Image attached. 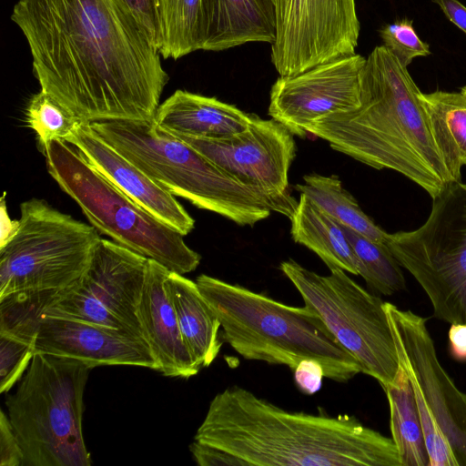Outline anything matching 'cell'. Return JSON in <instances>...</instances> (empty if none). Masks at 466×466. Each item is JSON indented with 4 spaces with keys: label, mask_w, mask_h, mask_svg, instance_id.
Instances as JSON below:
<instances>
[{
    "label": "cell",
    "mask_w": 466,
    "mask_h": 466,
    "mask_svg": "<svg viewBox=\"0 0 466 466\" xmlns=\"http://www.w3.org/2000/svg\"><path fill=\"white\" fill-rule=\"evenodd\" d=\"M35 353L98 366H137L158 370L147 341L124 330L44 314L34 341Z\"/></svg>",
    "instance_id": "obj_16"
},
{
    "label": "cell",
    "mask_w": 466,
    "mask_h": 466,
    "mask_svg": "<svg viewBox=\"0 0 466 466\" xmlns=\"http://www.w3.org/2000/svg\"><path fill=\"white\" fill-rule=\"evenodd\" d=\"M24 452L7 414L0 412V466H23Z\"/></svg>",
    "instance_id": "obj_32"
},
{
    "label": "cell",
    "mask_w": 466,
    "mask_h": 466,
    "mask_svg": "<svg viewBox=\"0 0 466 466\" xmlns=\"http://www.w3.org/2000/svg\"><path fill=\"white\" fill-rule=\"evenodd\" d=\"M450 350L453 358L466 360V324L451 323L449 329Z\"/></svg>",
    "instance_id": "obj_37"
},
{
    "label": "cell",
    "mask_w": 466,
    "mask_h": 466,
    "mask_svg": "<svg viewBox=\"0 0 466 466\" xmlns=\"http://www.w3.org/2000/svg\"><path fill=\"white\" fill-rule=\"evenodd\" d=\"M293 240L316 253L331 268L359 275L357 260L344 227L308 196L300 194L292 217Z\"/></svg>",
    "instance_id": "obj_22"
},
{
    "label": "cell",
    "mask_w": 466,
    "mask_h": 466,
    "mask_svg": "<svg viewBox=\"0 0 466 466\" xmlns=\"http://www.w3.org/2000/svg\"><path fill=\"white\" fill-rule=\"evenodd\" d=\"M66 142L71 144L100 174L154 217L183 236L194 218L176 197L167 192L105 141L90 126L79 124Z\"/></svg>",
    "instance_id": "obj_17"
},
{
    "label": "cell",
    "mask_w": 466,
    "mask_h": 466,
    "mask_svg": "<svg viewBox=\"0 0 466 466\" xmlns=\"http://www.w3.org/2000/svg\"><path fill=\"white\" fill-rule=\"evenodd\" d=\"M175 136V135H174ZM224 172L262 197L272 211L290 218L298 201L289 193V171L296 156L294 135L275 119L253 115L248 127L222 139L176 136Z\"/></svg>",
    "instance_id": "obj_13"
},
{
    "label": "cell",
    "mask_w": 466,
    "mask_h": 466,
    "mask_svg": "<svg viewBox=\"0 0 466 466\" xmlns=\"http://www.w3.org/2000/svg\"><path fill=\"white\" fill-rule=\"evenodd\" d=\"M297 387L306 394H313L321 386L325 377L322 366L311 360L300 361L293 370Z\"/></svg>",
    "instance_id": "obj_34"
},
{
    "label": "cell",
    "mask_w": 466,
    "mask_h": 466,
    "mask_svg": "<svg viewBox=\"0 0 466 466\" xmlns=\"http://www.w3.org/2000/svg\"><path fill=\"white\" fill-rule=\"evenodd\" d=\"M170 270L149 259L138 306V319L157 371L167 377L189 378L200 367L184 343L167 279Z\"/></svg>",
    "instance_id": "obj_18"
},
{
    "label": "cell",
    "mask_w": 466,
    "mask_h": 466,
    "mask_svg": "<svg viewBox=\"0 0 466 466\" xmlns=\"http://www.w3.org/2000/svg\"><path fill=\"white\" fill-rule=\"evenodd\" d=\"M279 268L305 305L357 360L361 372L378 380L383 389L390 385L400 367L385 302L339 268L329 269L327 276L293 259L281 262Z\"/></svg>",
    "instance_id": "obj_9"
},
{
    "label": "cell",
    "mask_w": 466,
    "mask_h": 466,
    "mask_svg": "<svg viewBox=\"0 0 466 466\" xmlns=\"http://www.w3.org/2000/svg\"><path fill=\"white\" fill-rule=\"evenodd\" d=\"M303 181V184L295 186L299 194L308 196L343 226L386 244L388 233L362 211L355 198L343 187L339 177L312 173L305 175Z\"/></svg>",
    "instance_id": "obj_26"
},
{
    "label": "cell",
    "mask_w": 466,
    "mask_h": 466,
    "mask_svg": "<svg viewBox=\"0 0 466 466\" xmlns=\"http://www.w3.org/2000/svg\"><path fill=\"white\" fill-rule=\"evenodd\" d=\"M461 90L462 93L466 95V86H462Z\"/></svg>",
    "instance_id": "obj_39"
},
{
    "label": "cell",
    "mask_w": 466,
    "mask_h": 466,
    "mask_svg": "<svg viewBox=\"0 0 466 466\" xmlns=\"http://www.w3.org/2000/svg\"><path fill=\"white\" fill-rule=\"evenodd\" d=\"M196 283L217 315L223 339L246 360L286 365L319 362L329 380L361 372L357 360L309 307H293L238 284L201 274Z\"/></svg>",
    "instance_id": "obj_4"
},
{
    "label": "cell",
    "mask_w": 466,
    "mask_h": 466,
    "mask_svg": "<svg viewBox=\"0 0 466 466\" xmlns=\"http://www.w3.org/2000/svg\"><path fill=\"white\" fill-rule=\"evenodd\" d=\"M432 200L424 224L388 233L386 245L423 289L435 317L466 324V184L454 182Z\"/></svg>",
    "instance_id": "obj_10"
},
{
    "label": "cell",
    "mask_w": 466,
    "mask_h": 466,
    "mask_svg": "<svg viewBox=\"0 0 466 466\" xmlns=\"http://www.w3.org/2000/svg\"><path fill=\"white\" fill-rule=\"evenodd\" d=\"M357 260L358 274L373 290L392 295L406 288L400 265L386 244L343 226Z\"/></svg>",
    "instance_id": "obj_27"
},
{
    "label": "cell",
    "mask_w": 466,
    "mask_h": 466,
    "mask_svg": "<svg viewBox=\"0 0 466 466\" xmlns=\"http://www.w3.org/2000/svg\"><path fill=\"white\" fill-rule=\"evenodd\" d=\"M189 451L199 466H247L244 461L235 455L195 440L189 445Z\"/></svg>",
    "instance_id": "obj_33"
},
{
    "label": "cell",
    "mask_w": 466,
    "mask_h": 466,
    "mask_svg": "<svg viewBox=\"0 0 466 466\" xmlns=\"http://www.w3.org/2000/svg\"><path fill=\"white\" fill-rule=\"evenodd\" d=\"M408 67L385 46L366 57L360 106L324 116L308 133L376 169L403 175L431 198L454 183L439 151L428 114Z\"/></svg>",
    "instance_id": "obj_3"
},
{
    "label": "cell",
    "mask_w": 466,
    "mask_h": 466,
    "mask_svg": "<svg viewBox=\"0 0 466 466\" xmlns=\"http://www.w3.org/2000/svg\"><path fill=\"white\" fill-rule=\"evenodd\" d=\"M147 260L112 240L101 238L85 274L74 285L54 295L44 314L143 338L138 306Z\"/></svg>",
    "instance_id": "obj_12"
},
{
    "label": "cell",
    "mask_w": 466,
    "mask_h": 466,
    "mask_svg": "<svg viewBox=\"0 0 466 466\" xmlns=\"http://www.w3.org/2000/svg\"><path fill=\"white\" fill-rule=\"evenodd\" d=\"M253 115L216 97L178 89L160 103L153 122L175 136L222 139L245 131Z\"/></svg>",
    "instance_id": "obj_20"
},
{
    "label": "cell",
    "mask_w": 466,
    "mask_h": 466,
    "mask_svg": "<svg viewBox=\"0 0 466 466\" xmlns=\"http://www.w3.org/2000/svg\"><path fill=\"white\" fill-rule=\"evenodd\" d=\"M16 232L0 246V299L61 292L85 274L101 238L79 221L32 198L20 205Z\"/></svg>",
    "instance_id": "obj_8"
},
{
    "label": "cell",
    "mask_w": 466,
    "mask_h": 466,
    "mask_svg": "<svg viewBox=\"0 0 466 466\" xmlns=\"http://www.w3.org/2000/svg\"><path fill=\"white\" fill-rule=\"evenodd\" d=\"M157 48L162 58L179 59L200 50L202 0H153Z\"/></svg>",
    "instance_id": "obj_25"
},
{
    "label": "cell",
    "mask_w": 466,
    "mask_h": 466,
    "mask_svg": "<svg viewBox=\"0 0 466 466\" xmlns=\"http://www.w3.org/2000/svg\"><path fill=\"white\" fill-rule=\"evenodd\" d=\"M276 35V0H202L200 50L272 45Z\"/></svg>",
    "instance_id": "obj_19"
},
{
    "label": "cell",
    "mask_w": 466,
    "mask_h": 466,
    "mask_svg": "<svg viewBox=\"0 0 466 466\" xmlns=\"http://www.w3.org/2000/svg\"><path fill=\"white\" fill-rule=\"evenodd\" d=\"M35 354L34 346L17 338L0 334V392H8L19 381Z\"/></svg>",
    "instance_id": "obj_31"
},
{
    "label": "cell",
    "mask_w": 466,
    "mask_h": 466,
    "mask_svg": "<svg viewBox=\"0 0 466 466\" xmlns=\"http://www.w3.org/2000/svg\"><path fill=\"white\" fill-rule=\"evenodd\" d=\"M384 390L390 405L391 439L398 450L400 465L430 466L414 391L401 367L393 382Z\"/></svg>",
    "instance_id": "obj_24"
},
{
    "label": "cell",
    "mask_w": 466,
    "mask_h": 466,
    "mask_svg": "<svg viewBox=\"0 0 466 466\" xmlns=\"http://www.w3.org/2000/svg\"><path fill=\"white\" fill-rule=\"evenodd\" d=\"M167 287L185 345L200 368L208 367L222 346L217 315L196 281L169 271Z\"/></svg>",
    "instance_id": "obj_21"
},
{
    "label": "cell",
    "mask_w": 466,
    "mask_h": 466,
    "mask_svg": "<svg viewBox=\"0 0 466 466\" xmlns=\"http://www.w3.org/2000/svg\"><path fill=\"white\" fill-rule=\"evenodd\" d=\"M380 35L383 46L407 67L414 58L431 55L430 46L419 37L412 20L408 18L385 25Z\"/></svg>",
    "instance_id": "obj_30"
},
{
    "label": "cell",
    "mask_w": 466,
    "mask_h": 466,
    "mask_svg": "<svg viewBox=\"0 0 466 466\" xmlns=\"http://www.w3.org/2000/svg\"><path fill=\"white\" fill-rule=\"evenodd\" d=\"M194 440L247 466H401L393 440L353 417L288 411L239 386L212 399Z\"/></svg>",
    "instance_id": "obj_2"
},
{
    "label": "cell",
    "mask_w": 466,
    "mask_h": 466,
    "mask_svg": "<svg viewBox=\"0 0 466 466\" xmlns=\"http://www.w3.org/2000/svg\"><path fill=\"white\" fill-rule=\"evenodd\" d=\"M25 115L27 127L37 137L39 149L52 141H66L82 123L42 90L29 99Z\"/></svg>",
    "instance_id": "obj_29"
},
{
    "label": "cell",
    "mask_w": 466,
    "mask_h": 466,
    "mask_svg": "<svg viewBox=\"0 0 466 466\" xmlns=\"http://www.w3.org/2000/svg\"><path fill=\"white\" fill-rule=\"evenodd\" d=\"M40 150L51 177L98 232L172 272L184 275L198 268L201 257L181 233L119 190L71 144L56 140Z\"/></svg>",
    "instance_id": "obj_7"
},
{
    "label": "cell",
    "mask_w": 466,
    "mask_h": 466,
    "mask_svg": "<svg viewBox=\"0 0 466 466\" xmlns=\"http://www.w3.org/2000/svg\"><path fill=\"white\" fill-rule=\"evenodd\" d=\"M127 2L157 47L158 32L153 0H127Z\"/></svg>",
    "instance_id": "obj_35"
},
{
    "label": "cell",
    "mask_w": 466,
    "mask_h": 466,
    "mask_svg": "<svg viewBox=\"0 0 466 466\" xmlns=\"http://www.w3.org/2000/svg\"><path fill=\"white\" fill-rule=\"evenodd\" d=\"M92 369L68 358L35 353L13 394L7 416L24 452L23 466H90L83 397Z\"/></svg>",
    "instance_id": "obj_6"
},
{
    "label": "cell",
    "mask_w": 466,
    "mask_h": 466,
    "mask_svg": "<svg viewBox=\"0 0 466 466\" xmlns=\"http://www.w3.org/2000/svg\"><path fill=\"white\" fill-rule=\"evenodd\" d=\"M40 90L84 124L154 119L169 76L127 0H18Z\"/></svg>",
    "instance_id": "obj_1"
},
{
    "label": "cell",
    "mask_w": 466,
    "mask_h": 466,
    "mask_svg": "<svg viewBox=\"0 0 466 466\" xmlns=\"http://www.w3.org/2000/svg\"><path fill=\"white\" fill-rule=\"evenodd\" d=\"M385 309L414 391L430 466H466V393L440 363L426 319L390 302Z\"/></svg>",
    "instance_id": "obj_11"
},
{
    "label": "cell",
    "mask_w": 466,
    "mask_h": 466,
    "mask_svg": "<svg viewBox=\"0 0 466 466\" xmlns=\"http://www.w3.org/2000/svg\"><path fill=\"white\" fill-rule=\"evenodd\" d=\"M271 62L279 76L355 54L360 31L355 0H276Z\"/></svg>",
    "instance_id": "obj_14"
},
{
    "label": "cell",
    "mask_w": 466,
    "mask_h": 466,
    "mask_svg": "<svg viewBox=\"0 0 466 466\" xmlns=\"http://www.w3.org/2000/svg\"><path fill=\"white\" fill-rule=\"evenodd\" d=\"M57 293H15L0 299V334L34 346L41 317Z\"/></svg>",
    "instance_id": "obj_28"
},
{
    "label": "cell",
    "mask_w": 466,
    "mask_h": 466,
    "mask_svg": "<svg viewBox=\"0 0 466 466\" xmlns=\"http://www.w3.org/2000/svg\"><path fill=\"white\" fill-rule=\"evenodd\" d=\"M5 194L2 198V204H1V240H0V246L5 244L6 241H8L12 236L16 232L18 226H19V220H12L10 219L6 207H5Z\"/></svg>",
    "instance_id": "obj_38"
},
{
    "label": "cell",
    "mask_w": 466,
    "mask_h": 466,
    "mask_svg": "<svg viewBox=\"0 0 466 466\" xmlns=\"http://www.w3.org/2000/svg\"><path fill=\"white\" fill-rule=\"evenodd\" d=\"M445 16L466 34V6L459 0H432Z\"/></svg>",
    "instance_id": "obj_36"
},
{
    "label": "cell",
    "mask_w": 466,
    "mask_h": 466,
    "mask_svg": "<svg viewBox=\"0 0 466 466\" xmlns=\"http://www.w3.org/2000/svg\"><path fill=\"white\" fill-rule=\"evenodd\" d=\"M92 128L161 188L240 225L268 218L271 206L179 137L153 121H101Z\"/></svg>",
    "instance_id": "obj_5"
},
{
    "label": "cell",
    "mask_w": 466,
    "mask_h": 466,
    "mask_svg": "<svg viewBox=\"0 0 466 466\" xmlns=\"http://www.w3.org/2000/svg\"><path fill=\"white\" fill-rule=\"evenodd\" d=\"M366 57L343 56L292 76H280L272 85L268 115L294 136L305 137L313 122L360 106Z\"/></svg>",
    "instance_id": "obj_15"
},
{
    "label": "cell",
    "mask_w": 466,
    "mask_h": 466,
    "mask_svg": "<svg viewBox=\"0 0 466 466\" xmlns=\"http://www.w3.org/2000/svg\"><path fill=\"white\" fill-rule=\"evenodd\" d=\"M439 151L454 182L466 166V95L437 90L421 93Z\"/></svg>",
    "instance_id": "obj_23"
}]
</instances>
